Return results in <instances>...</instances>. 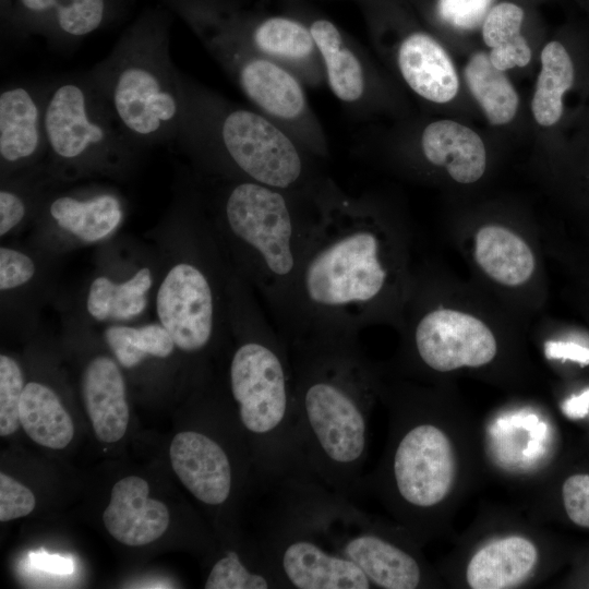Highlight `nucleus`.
Returning a JSON list of instances; mask_svg holds the SVG:
<instances>
[{
    "instance_id": "nucleus-1",
    "label": "nucleus",
    "mask_w": 589,
    "mask_h": 589,
    "mask_svg": "<svg viewBox=\"0 0 589 589\" xmlns=\"http://www.w3.org/2000/svg\"><path fill=\"white\" fill-rule=\"evenodd\" d=\"M405 251L401 231L363 204L322 208L279 333L358 336L395 318L409 286Z\"/></svg>"
},
{
    "instance_id": "nucleus-2",
    "label": "nucleus",
    "mask_w": 589,
    "mask_h": 589,
    "mask_svg": "<svg viewBox=\"0 0 589 589\" xmlns=\"http://www.w3.org/2000/svg\"><path fill=\"white\" fill-rule=\"evenodd\" d=\"M358 336L306 335L287 340L294 384L297 430L310 476L350 497L366 456L375 372Z\"/></svg>"
},
{
    "instance_id": "nucleus-3",
    "label": "nucleus",
    "mask_w": 589,
    "mask_h": 589,
    "mask_svg": "<svg viewBox=\"0 0 589 589\" xmlns=\"http://www.w3.org/2000/svg\"><path fill=\"white\" fill-rule=\"evenodd\" d=\"M228 290L229 325L236 338L229 392L255 471L266 488L310 476L298 437L288 345L252 288L232 268Z\"/></svg>"
},
{
    "instance_id": "nucleus-4",
    "label": "nucleus",
    "mask_w": 589,
    "mask_h": 589,
    "mask_svg": "<svg viewBox=\"0 0 589 589\" xmlns=\"http://www.w3.org/2000/svg\"><path fill=\"white\" fill-rule=\"evenodd\" d=\"M316 217L300 215L285 190L250 180L223 199L214 236L229 265L266 305L280 332L301 264L316 233Z\"/></svg>"
},
{
    "instance_id": "nucleus-5",
    "label": "nucleus",
    "mask_w": 589,
    "mask_h": 589,
    "mask_svg": "<svg viewBox=\"0 0 589 589\" xmlns=\"http://www.w3.org/2000/svg\"><path fill=\"white\" fill-rule=\"evenodd\" d=\"M88 74L135 145L175 136L183 96L164 29L139 27L127 33Z\"/></svg>"
},
{
    "instance_id": "nucleus-6",
    "label": "nucleus",
    "mask_w": 589,
    "mask_h": 589,
    "mask_svg": "<svg viewBox=\"0 0 589 589\" xmlns=\"http://www.w3.org/2000/svg\"><path fill=\"white\" fill-rule=\"evenodd\" d=\"M278 502L300 517L333 551L359 567L374 587L414 589L422 567L408 550L376 529L350 497L311 476L276 484Z\"/></svg>"
},
{
    "instance_id": "nucleus-7",
    "label": "nucleus",
    "mask_w": 589,
    "mask_h": 589,
    "mask_svg": "<svg viewBox=\"0 0 589 589\" xmlns=\"http://www.w3.org/2000/svg\"><path fill=\"white\" fill-rule=\"evenodd\" d=\"M45 130L47 154L59 175L119 171L135 149L88 73L47 87Z\"/></svg>"
},
{
    "instance_id": "nucleus-8",
    "label": "nucleus",
    "mask_w": 589,
    "mask_h": 589,
    "mask_svg": "<svg viewBox=\"0 0 589 589\" xmlns=\"http://www.w3.org/2000/svg\"><path fill=\"white\" fill-rule=\"evenodd\" d=\"M276 506L260 542L283 588L374 587L359 567L330 550L300 517L279 502Z\"/></svg>"
},
{
    "instance_id": "nucleus-9",
    "label": "nucleus",
    "mask_w": 589,
    "mask_h": 589,
    "mask_svg": "<svg viewBox=\"0 0 589 589\" xmlns=\"http://www.w3.org/2000/svg\"><path fill=\"white\" fill-rule=\"evenodd\" d=\"M456 473L447 434L430 422L408 424L398 435L388 462V483L408 508L430 509L448 495Z\"/></svg>"
},
{
    "instance_id": "nucleus-10",
    "label": "nucleus",
    "mask_w": 589,
    "mask_h": 589,
    "mask_svg": "<svg viewBox=\"0 0 589 589\" xmlns=\"http://www.w3.org/2000/svg\"><path fill=\"white\" fill-rule=\"evenodd\" d=\"M220 136L227 156L247 180L285 191L301 180L304 167L298 149L265 118L232 110L221 122Z\"/></svg>"
},
{
    "instance_id": "nucleus-11",
    "label": "nucleus",
    "mask_w": 589,
    "mask_h": 589,
    "mask_svg": "<svg viewBox=\"0 0 589 589\" xmlns=\"http://www.w3.org/2000/svg\"><path fill=\"white\" fill-rule=\"evenodd\" d=\"M411 344L417 359L440 373L482 366L497 352L496 339L484 322L444 306L424 310L414 318Z\"/></svg>"
},
{
    "instance_id": "nucleus-12",
    "label": "nucleus",
    "mask_w": 589,
    "mask_h": 589,
    "mask_svg": "<svg viewBox=\"0 0 589 589\" xmlns=\"http://www.w3.org/2000/svg\"><path fill=\"white\" fill-rule=\"evenodd\" d=\"M235 452L214 434L181 431L169 447L171 467L184 488L201 503L223 507L232 500L238 474Z\"/></svg>"
},
{
    "instance_id": "nucleus-13",
    "label": "nucleus",
    "mask_w": 589,
    "mask_h": 589,
    "mask_svg": "<svg viewBox=\"0 0 589 589\" xmlns=\"http://www.w3.org/2000/svg\"><path fill=\"white\" fill-rule=\"evenodd\" d=\"M47 88L11 85L0 94V161L3 173L33 166L47 153Z\"/></svg>"
},
{
    "instance_id": "nucleus-14",
    "label": "nucleus",
    "mask_w": 589,
    "mask_h": 589,
    "mask_svg": "<svg viewBox=\"0 0 589 589\" xmlns=\"http://www.w3.org/2000/svg\"><path fill=\"white\" fill-rule=\"evenodd\" d=\"M103 521L118 542L141 546L165 533L170 514L163 502L149 497V485L145 479L129 476L112 486Z\"/></svg>"
},
{
    "instance_id": "nucleus-15",
    "label": "nucleus",
    "mask_w": 589,
    "mask_h": 589,
    "mask_svg": "<svg viewBox=\"0 0 589 589\" xmlns=\"http://www.w3.org/2000/svg\"><path fill=\"white\" fill-rule=\"evenodd\" d=\"M82 399L96 437L104 443L121 440L129 424L124 377L109 357L98 356L85 366Z\"/></svg>"
},
{
    "instance_id": "nucleus-16",
    "label": "nucleus",
    "mask_w": 589,
    "mask_h": 589,
    "mask_svg": "<svg viewBox=\"0 0 589 589\" xmlns=\"http://www.w3.org/2000/svg\"><path fill=\"white\" fill-rule=\"evenodd\" d=\"M398 64L407 84L421 97L447 103L458 92V76L444 48L422 33L408 36L398 50Z\"/></svg>"
},
{
    "instance_id": "nucleus-17",
    "label": "nucleus",
    "mask_w": 589,
    "mask_h": 589,
    "mask_svg": "<svg viewBox=\"0 0 589 589\" xmlns=\"http://www.w3.org/2000/svg\"><path fill=\"white\" fill-rule=\"evenodd\" d=\"M421 146L428 161L444 167L459 183H473L485 171L486 152L481 137L458 122L440 120L429 124Z\"/></svg>"
},
{
    "instance_id": "nucleus-18",
    "label": "nucleus",
    "mask_w": 589,
    "mask_h": 589,
    "mask_svg": "<svg viewBox=\"0 0 589 589\" xmlns=\"http://www.w3.org/2000/svg\"><path fill=\"white\" fill-rule=\"evenodd\" d=\"M538 561L536 545L521 536L493 540L470 558L466 579L472 589H507L520 585Z\"/></svg>"
},
{
    "instance_id": "nucleus-19",
    "label": "nucleus",
    "mask_w": 589,
    "mask_h": 589,
    "mask_svg": "<svg viewBox=\"0 0 589 589\" xmlns=\"http://www.w3.org/2000/svg\"><path fill=\"white\" fill-rule=\"evenodd\" d=\"M47 213L58 228L84 242L105 239L118 228L123 217L120 199L110 192L58 195L49 202Z\"/></svg>"
},
{
    "instance_id": "nucleus-20",
    "label": "nucleus",
    "mask_w": 589,
    "mask_h": 589,
    "mask_svg": "<svg viewBox=\"0 0 589 589\" xmlns=\"http://www.w3.org/2000/svg\"><path fill=\"white\" fill-rule=\"evenodd\" d=\"M480 268L497 284L516 287L527 283L536 268L528 243L513 230L488 225L478 230L473 244Z\"/></svg>"
},
{
    "instance_id": "nucleus-21",
    "label": "nucleus",
    "mask_w": 589,
    "mask_h": 589,
    "mask_svg": "<svg viewBox=\"0 0 589 589\" xmlns=\"http://www.w3.org/2000/svg\"><path fill=\"white\" fill-rule=\"evenodd\" d=\"M239 83L247 96L271 115L291 119L304 107V95L296 79L265 59L240 63Z\"/></svg>"
},
{
    "instance_id": "nucleus-22",
    "label": "nucleus",
    "mask_w": 589,
    "mask_h": 589,
    "mask_svg": "<svg viewBox=\"0 0 589 589\" xmlns=\"http://www.w3.org/2000/svg\"><path fill=\"white\" fill-rule=\"evenodd\" d=\"M20 422L35 443L48 448L62 449L74 436L72 418L61 400L50 387L38 382L25 384Z\"/></svg>"
},
{
    "instance_id": "nucleus-23",
    "label": "nucleus",
    "mask_w": 589,
    "mask_h": 589,
    "mask_svg": "<svg viewBox=\"0 0 589 589\" xmlns=\"http://www.w3.org/2000/svg\"><path fill=\"white\" fill-rule=\"evenodd\" d=\"M153 284L148 267L140 268L131 278L115 283L106 276L96 277L88 289L86 308L96 321H127L142 314L146 293Z\"/></svg>"
},
{
    "instance_id": "nucleus-24",
    "label": "nucleus",
    "mask_w": 589,
    "mask_h": 589,
    "mask_svg": "<svg viewBox=\"0 0 589 589\" xmlns=\"http://www.w3.org/2000/svg\"><path fill=\"white\" fill-rule=\"evenodd\" d=\"M467 85L492 124L513 120L518 107L517 93L502 70L491 62L489 55L474 53L465 68Z\"/></svg>"
},
{
    "instance_id": "nucleus-25",
    "label": "nucleus",
    "mask_w": 589,
    "mask_h": 589,
    "mask_svg": "<svg viewBox=\"0 0 589 589\" xmlns=\"http://www.w3.org/2000/svg\"><path fill=\"white\" fill-rule=\"evenodd\" d=\"M310 32L324 59L333 93L345 101L359 99L364 89L362 68L357 57L342 47L339 31L329 21L318 20Z\"/></svg>"
},
{
    "instance_id": "nucleus-26",
    "label": "nucleus",
    "mask_w": 589,
    "mask_h": 589,
    "mask_svg": "<svg viewBox=\"0 0 589 589\" xmlns=\"http://www.w3.org/2000/svg\"><path fill=\"white\" fill-rule=\"evenodd\" d=\"M522 21L520 7L503 2L489 11L482 23L483 40L492 48L489 58L498 70L524 67L530 61V48L520 34Z\"/></svg>"
},
{
    "instance_id": "nucleus-27",
    "label": "nucleus",
    "mask_w": 589,
    "mask_h": 589,
    "mask_svg": "<svg viewBox=\"0 0 589 589\" xmlns=\"http://www.w3.org/2000/svg\"><path fill=\"white\" fill-rule=\"evenodd\" d=\"M541 72L532 98V112L536 121L550 127L558 121L563 112V94L574 82V67L564 46L551 41L541 53Z\"/></svg>"
},
{
    "instance_id": "nucleus-28",
    "label": "nucleus",
    "mask_w": 589,
    "mask_h": 589,
    "mask_svg": "<svg viewBox=\"0 0 589 589\" xmlns=\"http://www.w3.org/2000/svg\"><path fill=\"white\" fill-rule=\"evenodd\" d=\"M261 543V542H260ZM206 589H278L283 588L261 546L248 556L240 549H225L212 565L206 577Z\"/></svg>"
},
{
    "instance_id": "nucleus-29",
    "label": "nucleus",
    "mask_w": 589,
    "mask_h": 589,
    "mask_svg": "<svg viewBox=\"0 0 589 589\" xmlns=\"http://www.w3.org/2000/svg\"><path fill=\"white\" fill-rule=\"evenodd\" d=\"M104 337L118 362L128 369L140 364L146 356L167 358L176 348L172 337L160 323L140 327L111 325Z\"/></svg>"
},
{
    "instance_id": "nucleus-30",
    "label": "nucleus",
    "mask_w": 589,
    "mask_h": 589,
    "mask_svg": "<svg viewBox=\"0 0 589 589\" xmlns=\"http://www.w3.org/2000/svg\"><path fill=\"white\" fill-rule=\"evenodd\" d=\"M28 13L53 17L56 29L68 38L96 31L106 13L105 0H20Z\"/></svg>"
},
{
    "instance_id": "nucleus-31",
    "label": "nucleus",
    "mask_w": 589,
    "mask_h": 589,
    "mask_svg": "<svg viewBox=\"0 0 589 589\" xmlns=\"http://www.w3.org/2000/svg\"><path fill=\"white\" fill-rule=\"evenodd\" d=\"M253 40L262 52L289 59L305 58L315 46L310 31L285 17L264 21L255 29Z\"/></svg>"
},
{
    "instance_id": "nucleus-32",
    "label": "nucleus",
    "mask_w": 589,
    "mask_h": 589,
    "mask_svg": "<svg viewBox=\"0 0 589 589\" xmlns=\"http://www.w3.org/2000/svg\"><path fill=\"white\" fill-rule=\"evenodd\" d=\"M24 377L17 362L7 356H0V435L9 436L17 431L20 404L24 390Z\"/></svg>"
},
{
    "instance_id": "nucleus-33",
    "label": "nucleus",
    "mask_w": 589,
    "mask_h": 589,
    "mask_svg": "<svg viewBox=\"0 0 589 589\" xmlns=\"http://www.w3.org/2000/svg\"><path fill=\"white\" fill-rule=\"evenodd\" d=\"M36 505L34 493L4 472L0 473V521L5 522L24 517Z\"/></svg>"
},
{
    "instance_id": "nucleus-34",
    "label": "nucleus",
    "mask_w": 589,
    "mask_h": 589,
    "mask_svg": "<svg viewBox=\"0 0 589 589\" xmlns=\"http://www.w3.org/2000/svg\"><path fill=\"white\" fill-rule=\"evenodd\" d=\"M562 500L570 521L589 529V474L575 473L566 478L562 485Z\"/></svg>"
},
{
    "instance_id": "nucleus-35",
    "label": "nucleus",
    "mask_w": 589,
    "mask_h": 589,
    "mask_svg": "<svg viewBox=\"0 0 589 589\" xmlns=\"http://www.w3.org/2000/svg\"><path fill=\"white\" fill-rule=\"evenodd\" d=\"M34 261L13 248H0V289L8 291L27 284L35 274Z\"/></svg>"
},
{
    "instance_id": "nucleus-36",
    "label": "nucleus",
    "mask_w": 589,
    "mask_h": 589,
    "mask_svg": "<svg viewBox=\"0 0 589 589\" xmlns=\"http://www.w3.org/2000/svg\"><path fill=\"white\" fill-rule=\"evenodd\" d=\"M491 0H440L441 16L458 28L472 29L483 23Z\"/></svg>"
},
{
    "instance_id": "nucleus-37",
    "label": "nucleus",
    "mask_w": 589,
    "mask_h": 589,
    "mask_svg": "<svg viewBox=\"0 0 589 589\" xmlns=\"http://www.w3.org/2000/svg\"><path fill=\"white\" fill-rule=\"evenodd\" d=\"M27 213L25 196L16 188L3 187L0 191V236L19 226Z\"/></svg>"
},
{
    "instance_id": "nucleus-38",
    "label": "nucleus",
    "mask_w": 589,
    "mask_h": 589,
    "mask_svg": "<svg viewBox=\"0 0 589 589\" xmlns=\"http://www.w3.org/2000/svg\"><path fill=\"white\" fill-rule=\"evenodd\" d=\"M31 562L34 566L53 574H70L73 572V562L59 555L45 552L31 553Z\"/></svg>"
},
{
    "instance_id": "nucleus-39",
    "label": "nucleus",
    "mask_w": 589,
    "mask_h": 589,
    "mask_svg": "<svg viewBox=\"0 0 589 589\" xmlns=\"http://www.w3.org/2000/svg\"><path fill=\"white\" fill-rule=\"evenodd\" d=\"M553 356L568 358L581 363H589V350L578 345L558 344L553 348Z\"/></svg>"
}]
</instances>
